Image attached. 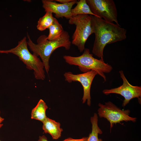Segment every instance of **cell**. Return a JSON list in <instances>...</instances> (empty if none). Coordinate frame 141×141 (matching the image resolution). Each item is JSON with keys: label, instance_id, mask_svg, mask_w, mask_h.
Returning a JSON list of instances; mask_svg holds the SVG:
<instances>
[{"label": "cell", "instance_id": "cell-20", "mask_svg": "<svg viewBox=\"0 0 141 141\" xmlns=\"http://www.w3.org/2000/svg\"><path fill=\"white\" fill-rule=\"evenodd\" d=\"M1 111H0V115L1 114ZM4 120V119L1 117L0 115V129L3 126V124L2 123Z\"/></svg>", "mask_w": 141, "mask_h": 141}, {"label": "cell", "instance_id": "cell-16", "mask_svg": "<svg viewBox=\"0 0 141 141\" xmlns=\"http://www.w3.org/2000/svg\"><path fill=\"white\" fill-rule=\"evenodd\" d=\"M54 18L51 12L49 11H46L45 14L40 17L38 21L37 26V29L42 31L48 28L53 23Z\"/></svg>", "mask_w": 141, "mask_h": 141}, {"label": "cell", "instance_id": "cell-13", "mask_svg": "<svg viewBox=\"0 0 141 141\" xmlns=\"http://www.w3.org/2000/svg\"><path fill=\"white\" fill-rule=\"evenodd\" d=\"M75 7L71 10L72 16L83 14L96 16L91 11L86 0H80L77 1Z\"/></svg>", "mask_w": 141, "mask_h": 141}, {"label": "cell", "instance_id": "cell-3", "mask_svg": "<svg viewBox=\"0 0 141 141\" xmlns=\"http://www.w3.org/2000/svg\"><path fill=\"white\" fill-rule=\"evenodd\" d=\"M82 54L78 56L65 55L63 58L68 64L78 66L84 73L91 70L95 71L106 81V78L104 73H110L113 69L111 66L105 63L103 58L98 60L94 58L88 49L85 48Z\"/></svg>", "mask_w": 141, "mask_h": 141}, {"label": "cell", "instance_id": "cell-19", "mask_svg": "<svg viewBox=\"0 0 141 141\" xmlns=\"http://www.w3.org/2000/svg\"><path fill=\"white\" fill-rule=\"evenodd\" d=\"M82 138L79 139H74L71 138H67L62 141H81Z\"/></svg>", "mask_w": 141, "mask_h": 141}, {"label": "cell", "instance_id": "cell-2", "mask_svg": "<svg viewBox=\"0 0 141 141\" xmlns=\"http://www.w3.org/2000/svg\"><path fill=\"white\" fill-rule=\"evenodd\" d=\"M28 45L33 53L41 58L43 63L44 69L48 74L49 70V60L53 52L59 48L63 47L67 50L70 49L71 42L68 33L64 31L61 36L56 40H50L45 34L41 35L37 39V44L34 43L27 33Z\"/></svg>", "mask_w": 141, "mask_h": 141}, {"label": "cell", "instance_id": "cell-4", "mask_svg": "<svg viewBox=\"0 0 141 141\" xmlns=\"http://www.w3.org/2000/svg\"><path fill=\"white\" fill-rule=\"evenodd\" d=\"M27 45L26 38L25 37L18 42L16 47L7 50H0V52L11 53L16 55L26 65V68L33 70L36 79L44 80L45 75L44 64L38 56L30 52Z\"/></svg>", "mask_w": 141, "mask_h": 141}, {"label": "cell", "instance_id": "cell-6", "mask_svg": "<svg viewBox=\"0 0 141 141\" xmlns=\"http://www.w3.org/2000/svg\"><path fill=\"white\" fill-rule=\"evenodd\" d=\"M98 105V114L100 118H104L109 122L110 131L114 124L123 121L135 122L136 121V118L130 116L129 110H122L111 102H105L104 104L100 103Z\"/></svg>", "mask_w": 141, "mask_h": 141}, {"label": "cell", "instance_id": "cell-18", "mask_svg": "<svg viewBox=\"0 0 141 141\" xmlns=\"http://www.w3.org/2000/svg\"><path fill=\"white\" fill-rule=\"evenodd\" d=\"M37 141H48L47 138L44 135L39 136Z\"/></svg>", "mask_w": 141, "mask_h": 141}, {"label": "cell", "instance_id": "cell-15", "mask_svg": "<svg viewBox=\"0 0 141 141\" xmlns=\"http://www.w3.org/2000/svg\"><path fill=\"white\" fill-rule=\"evenodd\" d=\"M48 29L49 33L47 38L50 40L57 39L61 36L64 31L61 25L55 17L53 23Z\"/></svg>", "mask_w": 141, "mask_h": 141}, {"label": "cell", "instance_id": "cell-12", "mask_svg": "<svg viewBox=\"0 0 141 141\" xmlns=\"http://www.w3.org/2000/svg\"><path fill=\"white\" fill-rule=\"evenodd\" d=\"M48 108L45 102L42 99H40L36 106L32 110L31 119L39 120L43 122L47 117L46 112Z\"/></svg>", "mask_w": 141, "mask_h": 141}, {"label": "cell", "instance_id": "cell-10", "mask_svg": "<svg viewBox=\"0 0 141 141\" xmlns=\"http://www.w3.org/2000/svg\"><path fill=\"white\" fill-rule=\"evenodd\" d=\"M77 1V0H74L69 3L62 4L57 3L54 1L42 0L43 7L45 12L49 11L54 13L57 18L64 17L68 20L72 16L71 10Z\"/></svg>", "mask_w": 141, "mask_h": 141}, {"label": "cell", "instance_id": "cell-9", "mask_svg": "<svg viewBox=\"0 0 141 141\" xmlns=\"http://www.w3.org/2000/svg\"><path fill=\"white\" fill-rule=\"evenodd\" d=\"M98 75L95 71L91 70L83 73L73 74L71 72H65L63 74L65 81L69 83L78 81L81 84L83 89V95L82 99L83 103L87 101V104L90 106L91 104L90 89L92 81Z\"/></svg>", "mask_w": 141, "mask_h": 141}, {"label": "cell", "instance_id": "cell-14", "mask_svg": "<svg viewBox=\"0 0 141 141\" xmlns=\"http://www.w3.org/2000/svg\"><path fill=\"white\" fill-rule=\"evenodd\" d=\"M98 121L97 115L94 113L93 116L90 118L92 131L88 137V141H103L102 139L98 138V134H102V132L98 126Z\"/></svg>", "mask_w": 141, "mask_h": 141}, {"label": "cell", "instance_id": "cell-22", "mask_svg": "<svg viewBox=\"0 0 141 141\" xmlns=\"http://www.w3.org/2000/svg\"><path fill=\"white\" fill-rule=\"evenodd\" d=\"M0 141H1L0 140Z\"/></svg>", "mask_w": 141, "mask_h": 141}, {"label": "cell", "instance_id": "cell-7", "mask_svg": "<svg viewBox=\"0 0 141 141\" xmlns=\"http://www.w3.org/2000/svg\"><path fill=\"white\" fill-rule=\"evenodd\" d=\"M92 13L96 16L103 18L111 22H115L119 25L118 20V12L113 0H86Z\"/></svg>", "mask_w": 141, "mask_h": 141}, {"label": "cell", "instance_id": "cell-8", "mask_svg": "<svg viewBox=\"0 0 141 141\" xmlns=\"http://www.w3.org/2000/svg\"><path fill=\"white\" fill-rule=\"evenodd\" d=\"M119 73L123 81L122 84L117 87L104 89L102 92L106 95L111 93H116L123 96L124 99L123 101L122 106L124 107L132 99L135 98H141V87L133 86L130 84L126 79L122 70L119 71Z\"/></svg>", "mask_w": 141, "mask_h": 141}, {"label": "cell", "instance_id": "cell-5", "mask_svg": "<svg viewBox=\"0 0 141 141\" xmlns=\"http://www.w3.org/2000/svg\"><path fill=\"white\" fill-rule=\"evenodd\" d=\"M68 23L76 26L71 43L82 52L85 48V44L89 37L94 33L91 15L83 14L72 16L69 19Z\"/></svg>", "mask_w": 141, "mask_h": 141}, {"label": "cell", "instance_id": "cell-11", "mask_svg": "<svg viewBox=\"0 0 141 141\" xmlns=\"http://www.w3.org/2000/svg\"><path fill=\"white\" fill-rule=\"evenodd\" d=\"M42 123L44 133L50 134L53 139L57 140L61 137L63 130L60 122L47 117Z\"/></svg>", "mask_w": 141, "mask_h": 141}, {"label": "cell", "instance_id": "cell-21", "mask_svg": "<svg viewBox=\"0 0 141 141\" xmlns=\"http://www.w3.org/2000/svg\"><path fill=\"white\" fill-rule=\"evenodd\" d=\"M88 137H84L82 138V139L81 141H88Z\"/></svg>", "mask_w": 141, "mask_h": 141}, {"label": "cell", "instance_id": "cell-17", "mask_svg": "<svg viewBox=\"0 0 141 141\" xmlns=\"http://www.w3.org/2000/svg\"><path fill=\"white\" fill-rule=\"evenodd\" d=\"M74 0H55V1L58 2L59 3L66 4L74 1Z\"/></svg>", "mask_w": 141, "mask_h": 141}, {"label": "cell", "instance_id": "cell-1", "mask_svg": "<svg viewBox=\"0 0 141 141\" xmlns=\"http://www.w3.org/2000/svg\"><path fill=\"white\" fill-rule=\"evenodd\" d=\"M91 16L95 36L92 52L100 58H103L105 46L125 39L126 30L120 25L107 21L101 17Z\"/></svg>", "mask_w": 141, "mask_h": 141}]
</instances>
